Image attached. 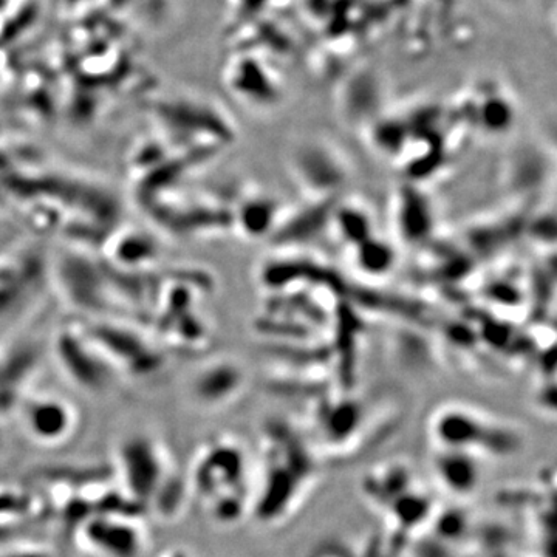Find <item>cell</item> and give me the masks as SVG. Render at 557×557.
<instances>
[{
	"label": "cell",
	"mask_w": 557,
	"mask_h": 557,
	"mask_svg": "<svg viewBox=\"0 0 557 557\" xmlns=\"http://www.w3.org/2000/svg\"><path fill=\"white\" fill-rule=\"evenodd\" d=\"M191 488L214 522H240L253 508L254 477L247 451L233 440L212 441L195 458Z\"/></svg>",
	"instance_id": "cell-1"
},
{
	"label": "cell",
	"mask_w": 557,
	"mask_h": 557,
	"mask_svg": "<svg viewBox=\"0 0 557 557\" xmlns=\"http://www.w3.org/2000/svg\"><path fill=\"white\" fill-rule=\"evenodd\" d=\"M271 440L265 455V465L259 479L254 480V497L251 514L262 522H281L299 506L316 480V458L310 449L284 434ZM259 520V522H260Z\"/></svg>",
	"instance_id": "cell-2"
},
{
	"label": "cell",
	"mask_w": 557,
	"mask_h": 557,
	"mask_svg": "<svg viewBox=\"0 0 557 557\" xmlns=\"http://www.w3.org/2000/svg\"><path fill=\"white\" fill-rule=\"evenodd\" d=\"M435 448L469 452L483 460L519 454L522 437L505 424L460 409L443 412L432 426Z\"/></svg>",
	"instance_id": "cell-3"
},
{
	"label": "cell",
	"mask_w": 557,
	"mask_h": 557,
	"mask_svg": "<svg viewBox=\"0 0 557 557\" xmlns=\"http://www.w3.org/2000/svg\"><path fill=\"white\" fill-rule=\"evenodd\" d=\"M118 463L126 496L143 508L147 503H154L168 483L165 458L157 443L147 435H132L121 441Z\"/></svg>",
	"instance_id": "cell-4"
},
{
	"label": "cell",
	"mask_w": 557,
	"mask_h": 557,
	"mask_svg": "<svg viewBox=\"0 0 557 557\" xmlns=\"http://www.w3.org/2000/svg\"><path fill=\"white\" fill-rule=\"evenodd\" d=\"M84 335L100 350L110 366L132 376H147L163 366V356L151 342L123 325L100 322L84 327Z\"/></svg>",
	"instance_id": "cell-5"
},
{
	"label": "cell",
	"mask_w": 557,
	"mask_h": 557,
	"mask_svg": "<svg viewBox=\"0 0 557 557\" xmlns=\"http://www.w3.org/2000/svg\"><path fill=\"white\" fill-rule=\"evenodd\" d=\"M55 355L65 375L81 389L103 392L110 386L113 367L84 335L83 329L62 330L56 338Z\"/></svg>",
	"instance_id": "cell-6"
},
{
	"label": "cell",
	"mask_w": 557,
	"mask_h": 557,
	"mask_svg": "<svg viewBox=\"0 0 557 557\" xmlns=\"http://www.w3.org/2000/svg\"><path fill=\"white\" fill-rule=\"evenodd\" d=\"M134 517L96 514L78 528L84 547L100 557H138L143 534Z\"/></svg>",
	"instance_id": "cell-7"
},
{
	"label": "cell",
	"mask_w": 557,
	"mask_h": 557,
	"mask_svg": "<svg viewBox=\"0 0 557 557\" xmlns=\"http://www.w3.org/2000/svg\"><path fill=\"white\" fill-rule=\"evenodd\" d=\"M486 460L457 449H435L432 457V472L440 488L455 497L474 494L483 480Z\"/></svg>",
	"instance_id": "cell-8"
},
{
	"label": "cell",
	"mask_w": 557,
	"mask_h": 557,
	"mask_svg": "<svg viewBox=\"0 0 557 557\" xmlns=\"http://www.w3.org/2000/svg\"><path fill=\"white\" fill-rule=\"evenodd\" d=\"M28 434L41 443H58L72 432L75 412L56 397H38L28 401L24 409Z\"/></svg>",
	"instance_id": "cell-9"
},
{
	"label": "cell",
	"mask_w": 557,
	"mask_h": 557,
	"mask_svg": "<svg viewBox=\"0 0 557 557\" xmlns=\"http://www.w3.org/2000/svg\"><path fill=\"white\" fill-rule=\"evenodd\" d=\"M240 384L242 375L233 364H212L194 376L191 393L194 400L203 406H219L236 395Z\"/></svg>",
	"instance_id": "cell-10"
},
{
	"label": "cell",
	"mask_w": 557,
	"mask_h": 557,
	"mask_svg": "<svg viewBox=\"0 0 557 557\" xmlns=\"http://www.w3.org/2000/svg\"><path fill=\"white\" fill-rule=\"evenodd\" d=\"M231 89L240 95L248 96L251 101H273L274 89L273 84L268 81L264 69L259 65L254 64L253 61L243 59L237 61L231 69V79H229Z\"/></svg>",
	"instance_id": "cell-11"
},
{
	"label": "cell",
	"mask_w": 557,
	"mask_h": 557,
	"mask_svg": "<svg viewBox=\"0 0 557 557\" xmlns=\"http://www.w3.org/2000/svg\"><path fill=\"white\" fill-rule=\"evenodd\" d=\"M403 225L406 233L414 239H420L429 228V214L428 209L421 202L420 197L417 195H406V203H404ZM407 236V237H409Z\"/></svg>",
	"instance_id": "cell-12"
},
{
	"label": "cell",
	"mask_w": 557,
	"mask_h": 557,
	"mask_svg": "<svg viewBox=\"0 0 557 557\" xmlns=\"http://www.w3.org/2000/svg\"><path fill=\"white\" fill-rule=\"evenodd\" d=\"M341 329H339V346H341L342 370H347L346 380H350V373H352V359H353V339L355 333L358 332V325L356 319L353 318L352 313L347 311L346 307H342Z\"/></svg>",
	"instance_id": "cell-13"
},
{
	"label": "cell",
	"mask_w": 557,
	"mask_h": 557,
	"mask_svg": "<svg viewBox=\"0 0 557 557\" xmlns=\"http://www.w3.org/2000/svg\"><path fill=\"white\" fill-rule=\"evenodd\" d=\"M155 254L157 250L154 243L144 239L140 234L123 239L117 251V257L121 262H143L144 259H154Z\"/></svg>",
	"instance_id": "cell-14"
},
{
	"label": "cell",
	"mask_w": 557,
	"mask_h": 557,
	"mask_svg": "<svg viewBox=\"0 0 557 557\" xmlns=\"http://www.w3.org/2000/svg\"><path fill=\"white\" fill-rule=\"evenodd\" d=\"M273 220V206L265 202L250 203L242 212L243 226L251 234H262L267 231Z\"/></svg>",
	"instance_id": "cell-15"
},
{
	"label": "cell",
	"mask_w": 557,
	"mask_h": 557,
	"mask_svg": "<svg viewBox=\"0 0 557 557\" xmlns=\"http://www.w3.org/2000/svg\"><path fill=\"white\" fill-rule=\"evenodd\" d=\"M359 257H361L363 267L373 273L387 270L392 264V253L383 243L363 242Z\"/></svg>",
	"instance_id": "cell-16"
},
{
	"label": "cell",
	"mask_w": 557,
	"mask_h": 557,
	"mask_svg": "<svg viewBox=\"0 0 557 557\" xmlns=\"http://www.w3.org/2000/svg\"><path fill=\"white\" fill-rule=\"evenodd\" d=\"M341 225L344 233L353 242H366L369 234V223L358 212H344L341 216Z\"/></svg>",
	"instance_id": "cell-17"
},
{
	"label": "cell",
	"mask_w": 557,
	"mask_h": 557,
	"mask_svg": "<svg viewBox=\"0 0 557 557\" xmlns=\"http://www.w3.org/2000/svg\"><path fill=\"white\" fill-rule=\"evenodd\" d=\"M0 557H52V554L39 548H19V550L5 551Z\"/></svg>",
	"instance_id": "cell-18"
},
{
	"label": "cell",
	"mask_w": 557,
	"mask_h": 557,
	"mask_svg": "<svg viewBox=\"0 0 557 557\" xmlns=\"http://www.w3.org/2000/svg\"><path fill=\"white\" fill-rule=\"evenodd\" d=\"M421 496H423V494H421ZM421 496H417V494H414V496L409 497V499H407V505L423 506L424 500ZM392 513L393 516L397 517V520H400V522L403 523L409 522V517H411V514H409V508H407L406 511H404V508H397V510L392 511Z\"/></svg>",
	"instance_id": "cell-19"
},
{
	"label": "cell",
	"mask_w": 557,
	"mask_h": 557,
	"mask_svg": "<svg viewBox=\"0 0 557 557\" xmlns=\"http://www.w3.org/2000/svg\"><path fill=\"white\" fill-rule=\"evenodd\" d=\"M163 557H191L188 553H183V551H172V553L166 554Z\"/></svg>",
	"instance_id": "cell-20"
}]
</instances>
